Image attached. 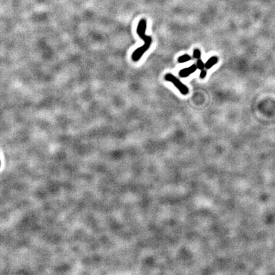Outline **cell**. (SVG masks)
<instances>
[{
  "label": "cell",
  "mask_w": 275,
  "mask_h": 275,
  "mask_svg": "<svg viewBox=\"0 0 275 275\" xmlns=\"http://www.w3.org/2000/svg\"><path fill=\"white\" fill-rule=\"evenodd\" d=\"M164 78L166 81L170 82L175 85V86L178 88L181 94L183 95H187L189 93L188 87L180 82L179 79L177 78L175 76L171 73H167L165 75Z\"/></svg>",
  "instance_id": "cell-2"
},
{
  "label": "cell",
  "mask_w": 275,
  "mask_h": 275,
  "mask_svg": "<svg viewBox=\"0 0 275 275\" xmlns=\"http://www.w3.org/2000/svg\"><path fill=\"white\" fill-rule=\"evenodd\" d=\"M0 165H1V161H0Z\"/></svg>",
  "instance_id": "cell-9"
},
{
  "label": "cell",
  "mask_w": 275,
  "mask_h": 275,
  "mask_svg": "<svg viewBox=\"0 0 275 275\" xmlns=\"http://www.w3.org/2000/svg\"><path fill=\"white\" fill-rule=\"evenodd\" d=\"M218 59L217 56H212L206 61V63H205V68L207 69H210L218 63Z\"/></svg>",
  "instance_id": "cell-4"
},
{
  "label": "cell",
  "mask_w": 275,
  "mask_h": 275,
  "mask_svg": "<svg viewBox=\"0 0 275 275\" xmlns=\"http://www.w3.org/2000/svg\"><path fill=\"white\" fill-rule=\"evenodd\" d=\"M196 66H197L198 69H199L200 70H202V69H203L204 68H205V64L203 63V61L201 59H198Z\"/></svg>",
  "instance_id": "cell-7"
},
{
  "label": "cell",
  "mask_w": 275,
  "mask_h": 275,
  "mask_svg": "<svg viewBox=\"0 0 275 275\" xmlns=\"http://www.w3.org/2000/svg\"><path fill=\"white\" fill-rule=\"evenodd\" d=\"M146 29H147V21L145 19H143L138 23L136 29V32L139 35V37L143 40L145 43L143 46H141V47H139L137 49H136L135 51L133 52V54H132L131 57L132 59L135 62L138 61L141 59V57L143 56V55L149 49L150 45H151L152 39L150 36H147V35L145 34Z\"/></svg>",
  "instance_id": "cell-1"
},
{
  "label": "cell",
  "mask_w": 275,
  "mask_h": 275,
  "mask_svg": "<svg viewBox=\"0 0 275 275\" xmlns=\"http://www.w3.org/2000/svg\"><path fill=\"white\" fill-rule=\"evenodd\" d=\"M198 68L196 65H192L191 66L181 69L179 72V76L181 78H186L194 73L197 70Z\"/></svg>",
  "instance_id": "cell-3"
},
{
  "label": "cell",
  "mask_w": 275,
  "mask_h": 275,
  "mask_svg": "<svg viewBox=\"0 0 275 275\" xmlns=\"http://www.w3.org/2000/svg\"><path fill=\"white\" fill-rule=\"evenodd\" d=\"M201 51H200L199 49H196L194 50V51H193V57H194V58L199 59L201 58Z\"/></svg>",
  "instance_id": "cell-6"
},
{
  "label": "cell",
  "mask_w": 275,
  "mask_h": 275,
  "mask_svg": "<svg viewBox=\"0 0 275 275\" xmlns=\"http://www.w3.org/2000/svg\"><path fill=\"white\" fill-rule=\"evenodd\" d=\"M206 76V71L203 69L201 70V72L200 73V78L201 79H204L205 78Z\"/></svg>",
  "instance_id": "cell-8"
},
{
  "label": "cell",
  "mask_w": 275,
  "mask_h": 275,
  "mask_svg": "<svg viewBox=\"0 0 275 275\" xmlns=\"http://www.w3.org/2000/svg\"><path fill=\"white\" fill-rule=\"evenodd\" d=\"M191 59V57L189 55L184 54V55H182L179 57L178 62L180 63H186V62L190 61Z\"/></svg>",
  "instance_id": "cell-5"
}]
</instances>
